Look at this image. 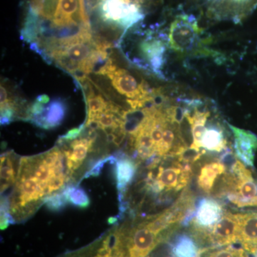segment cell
I'll return each instance as SVG.
<instances>
[{
    "label": "cell",
    "instance_id": "obj_1",
    "mask_svg": "<svg viewBox=\"0 0 257 257\" xmlns=\"http://www.w3.org/2000/svg\"><path fill=\"white\" fill-rule=\"evenodd\" d=\"M169 45L167 35L162 32L148 30L138 42V55L128 60L140 69L151 72L161 79L165 78L162 69L167 59L165 54Z\"/></svg>",
    "mask_w": 257,
    "mask_h": 257
},
{
    "label": "cell",
    "instance_id": "obj_2",
    "mask_svg": "<svg viewBox=\"0 0 257 257\" xmlns=\"http://www.w3.org/2000/svg\"><path fill=\"white\" fill-rule=\"evenodd\" d=\"M228 172L234 177L232 187L226 196L228 201L238 208L257 207V184L251 171L237 160Z\"/></svg>",
    "mask_w": 257,
    "mask_h": 257
},
{
    "label": "cell",
    "instance_id": "obj_3",
    "mask_svg": "<svg viewBox=\"0 0 257 257\" xmlns=\"http://www.w3.org/2000/svg\"><path fill=\"white\" fill-rule=\"evenodd\" d=\"M202 32L194 16L177 15L170 25L168 36L170 48L179 52L192 51L198 45Z\"/></svg>",
    "mask_w": 257,
    "mask_h": 257
},
{
    "label": "cell",
    "instance_id": "obj_4",
    "mask_svg": "<svg viewBox=\"0 0 257 257\" xmlns=\"http://www.w3.org/2000/svg\"><path fill=\"white\" fill-rule=\"evenodd\" d=\"M239 231V214L224 211L219 221L210 230L196 240L197 242L221 247L238 243Z\"/></svg>",
    "mask_w": 257,
    "mask_h": 257
},
{
    "label": "cell",
    "instance_id": "obj_5",
    "mask_svg": "<svg viewBox=\"0 0 257 257\" xmlns=\"http://www.w3.org/2000/svg\"><path fill=\"white\" fill-rule=\"evenodd\" d=\"M224 211L220 203L215 199L207 197L198 199L195 204V214L192 221L194 239L197 240L210 230L221 219Z\"/></svg>",
    "mask_w": 257,
    "mask_h": 257
},
{
    "label": "cell",
    "instance_id": "obj_6",
    "mask_svg": "<svg viewBox=\"0 0 257 257\" xmlns=\"http://www.w3.org/2000/svg\"><path fill=\"white\" fill-rule=\"evenodd\" d=\"M108 77L114 89L130 99H143L152 92V89L145 81L139 84L135 77L124 69H116Z\"/></svg>",
    "mask_w": 257,
    "mask_h": 257
},
{
    "label": "cell",
    "instance_id": "obj_7",
    "mask_svg": "<svg viewBox=\"0 0 257 257\" xmlns=\"http://www.w3.org/2000/svg\"><path fill=\"white\" fill-rule=\"evenodd\" d=\"M234 135V155L237 160L246 166L253 167L257 152V136L248 130H242L227 123Z\"/></svg>",
    "mask_w": 257,
    "mask_h": 257
},
{
    "label": "cell",
    "instance_id": "obj_8",
    "mask_svg": "<svg viewBox=\"0 0 257 257\" xmlns=\"http://www.w3.org/2000/svg\"><path fill=\"white\" fill-rule=\"evenodd\" d=\"M215 18H243L257 4V0H202Z\"/></svg>",
    "mask_w": 257,
    "mask_h": 257
},
{
    "label": "cell",
    "instance_id": "obj_9",
    "mask_svg": "<svg viewBox=\"0 0 257 257\" xmlns=\"http://www.w3.org/2000/svg\"><path fill=\"white\" fill-rule=\"evenodd\" d=\"M116 156L115 163V177L116 180V187L119 192L120 202L124 199V193L128 186L133 182L136 175L138 164L133 159L128 158L123 152Z\"/></svg>",
    "mask_w": 257,
    "mask_h": 257
},
{
    "label": "cell",
    "instance_id": "obj_10",
    "mask_svg": "<svg viewBox=\"0 0 257 257\" xmlns=\"http://www.w3.org/2000/svg\"><path fill=\"white\" fill-rule=\"evenodd\" d=\"M66 110V103L62 99H55L45 107L41 115L32 117L30 120L37 126L49 130L60 125L65 116Z\"/></svg>",
    "mask_w": 257,
    "mask_h": 257
},
{
    "label": "cell",
    "instance_id": "obj_11",
    "mask_svg": "<svg viewBox=\"0 0 257 257\" xmlns=\"http://www.w3.org/2000/svg\"><path fill=\"white\" fill-rule=\"evenodd\" d=\"M94 141V138L92 137L74 140L70 144V148L64 150L67 167L72 173L82 165L87 156L88 152L92 147Z\"/></svg>",
    "mask_w": 257,
    "mask_h": 257
},
{
    "label": "cell",
    "instance_id": "obj_12",
    "mask_svg": "<svg viewBox=\"0 0 257 257\" xmlns=\"http://www.w3.org/2000/svg\"><path fill=\"white\" fill-rule=\"evenodd\" d=\"M226 170L224 164L219 160L205 164L198 175V187L206 194H211L216 181L226 172Z\"/></svg>",
    "mask_w": 257,
    "mask_h": 257
},
{
    "label": "cell",
    "instance_id": "obj_13",
    "mask_svg": "<svg viewBox=\"0 0 257 257\" xmlns=\"http://www.w3.org/2000/svg\"><path fill=\"white\" fill-rule=\"evenodd\" d=\"M227 144L221 125L216 123V124H209L206 127L201 141V147L204 150L212 152H221L228 148Z\"/></svg>",
    "mask_w": 257,
    "mask_h": 257
},
{
    "label": "cell",
    "instance_id": "obj_14",
    "mask_svg": "<svg viewBox=\"0 0 257 257\" xmlns=\"http://www.w3.org/2000/svg\"><path fill=\"white\" fill-rule=\"evenodd\" d=\"M200 249L192 236L186 234L176 236L171 244V251L175 257H198Z\"/></svg>",
    "mask_w": 257,
    "mask_h": 257
},
{
    "label": "cell",
    "instance_id": "obj_15",
    "mask_svg": "<svg viewBox=\"0 0 257 257\" xmlns=\"http://www.w3.org/2000/svg\"><path fill=\"white\" fill-rule=\"evenodd\" d=\"M87 98V119L85 126L95 120L96 116L105 111L109 103L101 95H96L92 89L88 92Z\"/></svg>",
    "mask_w": 257,
    "mask_h": 257
},
{
    "label": "cell",
    "instance_id": "obj_16",
    "mask_svg": "<svg viewBox=\"0 0 257 257\" xmlns=\"http://www.w3.org/2000/svg\"><path fill=\"white\" fill-rule=\"evenodd\" d=\"M62 192L67 198L68 202L72 205L82 208V209H85L89 207L90 203L89 198L88 197L87 192L82 188L68 185Z\"/></svg>",
    "mask_w": 257,
    "mask_h": 257
},
{
    "label": "cell",
    "instance_id": "obj_17",
    "mask_svg": "<svg viewBox=\"0 0 257 257\" xmlns=\"http://www.w3.org/2000/svg\"><path fill=\"white\" fill-rule=\"evenodd\" d=\"M15 168L9 156L3 155L1 158V188L2 192L9 187L10 184L15 183Z\"/></svg>",
    "mask_w": 257,
    "mask_h": 257
},
{
    "label": "cell",
    "instance_id": "obj_18",
    "mask_svg": "<svg viewBox=\"0 0 257 257\" xmlns=\"http://www.w3.org/2000/svg\"><path fill=\"white\" fill-rule=\"evenodd\" d=\"M68 201L62 192L47 197L44 204L50 210L59 211L64 209Z\"/></svg>",
    "mask_w": 257,
    "mask_h": 257
},
{
    "label": "cell",
    "instance_id": "obj_19",
    "mask_svg": "<svg viewBox=\"0 0 257 257\" xmlns=\"http://www.w3.org/2000/svg\"><path fill=\"white\" fill-rule=\"evenodd\" d=\"M83 128H84V126L81 125L79 128H72V130H69L65 135L61 137L60 140H64V141H73L81 135L83 131Z\"/></svg>",
    "mask_w": 257,
    "mask_h": 257
},
{
    "label": "cell",
    "instance_id": "obj_20",
    "mask_svg": "<svg viewBox=\"0 0 257 257\" xmlns=\"http://www.w3.org/2000/svg\"><path fill=\"white\" fill-rule=\"evenodd\" d=\"M0 90H1V92H1V106H3L8 103L10 99L8 98V91L5 89L4 86L1 85Z\"/></svg>",
    "mask_w": 257,
    "mask_h": 257
},
{
    "label": "cell",
    "instance_id": "obj_21",
    "mask_svg": "<svg viewBox=\"0 0 257 257\" xmlns=\"http://www.w3.org/2000/svg\"><path fill=\"white\" fill-rule=\"evenodd\" d=\"M104 0H87L88 7L92 8H96L99 7V4Z\"/></svg>",
    "mask_w": 257,
    "mask_h": 257
},
{
    "label": "cell",
    "instance_id": "obj_22",
    "mask_svg": "<svg viewBox=\"0 0 257 257\" xmlns=\"http://www.w3.org/2000/svg\"><path fill=\"white\" fill-rule=\"evenodd\" d=\"M36 100L40 101V102L42 103V104H46L50 101V97L46 95V94H43V95L37 96Z\"/></svg>",
    "mask_w": 257,
    "mask_h": 257
}]
</instances>
